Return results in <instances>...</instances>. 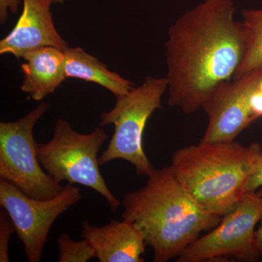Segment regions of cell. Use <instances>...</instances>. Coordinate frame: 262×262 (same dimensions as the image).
Listing matches in <instances>:
<instances>
[{"mask_svg":"<svg viewBox=\"0 0 262 262\" xmlns=\"http://www.w3.org/2000/svg\"><path fill=\"white\" fill-rule=\"evenodd\" d=\"M242 15L248 34V46L233 80L262 67V10H244Z\"/></svg>","mask_w":262,"mask_h":262,"instance_id":"cell-13","label":"cell"},{"mask_svg":"<svg viewBox=\"0 0 262 262\" xmlns=\"http://www.w3.org/2000/svg\"><path fill=\"white\" fill-rule=\"evenodd\" d=\"M232 0H204L170 26L165 42L168 105L189 115L233 80L247 53L248 34Z\"/></svg>","mask_w":262,"mask_h":262,"instance_id":"cell-1","label":"cell"},{"mask_svg":"<svg viewBox=\"0 0 262 262\" xmlns=\"http://www.w3.org/2000/svg\"><path fill=\"white\" fill-rule=\"evenodd\" d=\"M50 107L49 103L42 101L18 120L0 122V179L38 200L51 199L64 187L43 169L38 160L34 129Z\"/></svg>","mask_w":262,"mask_h":262,"instance_id":"cell-6","label":"cell"},{"mask_svg":"<svg viewBox=\"0 0 262 262\" xmlns=\"http://www.w3.org/2000/svg\"><path fill=\"white\" fill-rule=\"evenodd\" d=\"M51 0H23L18 21L0 41V54L23 58L32 50L55 47L65 51L68 44L53 23Z\"/></svg>","mask_w":262,"mask_h":262,"instance_id":"cell-9","label":"cell"},{"mask_svg":"<svg viewBox=\"0 0 262 262\" xmlns=\"http://www.w3.org/2000/svg\"><path fill=\"white\" fill-rule=\"evenodd\" d=\"M23 0H0V21L5 23L8 17V10L13 14L18 13L19 5Z\"/></svg>","mask_w":262,"mask_h":262,"instance_id":"cell-17","label":"cell"},{"mask_svg":"<svg viewBox=\"0 0 262 262\" xmlns=\"http://www.w3.org/2000/svg\"><path fill=\"white\" fill-rule=\"evenodd\" d=\"M168 91L166 77L148 76L128 94L117 98L115 106L100 117L101 127L114 125L110 144L98 157L100 166L116 160L128 162L140 177H148L155 168L143 146L144 130L150 117L160 110Z\"/></svg>","mask_w":262,"mask_h":262,"instance_id":"cell-5","label":"cell"},{"mask_svg":"<svg viewBox=\"0 0 262 262\" xmlns=\"http://www.w3.org/2000/svg\"><path fill=\"white\" fill-rule=\"evenodd\" d=\"M107 139L101 127L90 134H81L70 122L58 119L53 137L47 143H37V153L43 169L57 183L91 188L106 200L112 211H116L122 203L110 190L98 163V151Z\"/></svg>","mask_w":262,"mask_h":262,"instance_id":"cell-4","label":"cell"},{"mask_svg":"<svg viewBox=\"0 0 262 262\" xmlns=\"http://www.w3.org/2000/svg\"><path fill=\"white\" fill-rule=\"evenodd\" d=\"M262 198L246 193L238 206L225 216L208 234L196 238L177 258L178 262H202L232 258L253 262L260 258L256 241Z\"/></svg>","mask_w":262,"mask_h":262,"instance_id":"cell-7","label":"cell"},{"mask_svg":"<svg viewBox=\"0 0 262 262\" xmlns=\"http://www.w3.org/2000/svg\"><path fill=\"white\" fill-rule=\"evenodd\" d=\"M262 187V153L255 165L246 186V193L257 192Z\"/></svg>","mask_w":262,"mask_h":262,"instance_id":"cell-16","label":"cell"},{"mask_svg":"<svg viewBox=\"0 0 262 262\" xmlns=\"http://www.w3.org/2000/svg\"><path fill=\"white\" fill-rule=\"evenodd\" d=\"M256 241L260 258H262V211L259 221V227L256 231Z\"/></svg>","mask_w":262,"mask_h":262,"instance_id":"cell-18","label":"cell"},{"mask_svg":"<svg viewBox=\"0 0 262 262\" xmlns=\"http://www.w3.org/2000/svg\"><path fill=\"white\" fill-rule=\"evenodd\" d=\"M20 65L24 81L20 89L36 101L53 94L67 78L65 53L55 47L32 50L23 56Z\"/></svg>","mask_w":262,"mask_h":262,"instance_id":"cell-11","label":"cell"},{"mask_svg":"<svg viewBox=\"0 0 262 262\" xmlns=\"http://www.w3.org/2000/svg\"><path fill=\"white\" fill-rule=\"evenodd\" d=\"M58 262H87L96 258V251L89 241H74L67 234L58 238Z\"/></svg>","mask_w":262,"mask_h":262,"instance_id":"cell-14","label":"cell"},{"mask_svg":"<svg viewBox=\"0 0 262 262\" xmlns=\"http://www.w3.org/2000/svg\"><path fill=\"white\" fill-rule=\"evenodd\" d=\"M256 193L258 194V196H261L262 198V187L260 188V189H258L257 192H256Z\"/></svg>","mask_w":262,"mask_h":262,"instance_id":"cell-20","label":"cell"},{"mask_svg":"<svg viewBox=\"0 0 262 262\" xmlns=\"http://www.w3.org/2000/svg\"><path fill=\"white\" fill-rule=\"evenodd\" d=\"M52 4H63L66 0H51Z\"/></svg>","mask_w":262,"mask_h":262,"instance_id":"cell-19","label":"cell"},{"mask_svg":"<svg viewBox=\"0 0 262 262\" xmlns=\"http://www.w3.org/2000/svg\"><path fill=\"white\" fill-rule=\"evenodd\" d=\"M65 69L67 78L79 79L99 84L118 98L128 94L135 84L117 72L82 48L68 47L64 51Z\"/></svg>","mask_w":262,"mask_h":262,"instance_id":"cell-12","label":"cell"},{"mask_svg":"<svg viewBox=\"0 0 262 262\" xmlns=\"http://www.w3.org/2000/svg\"><path fill=\"white\" fill-rule=\"evenodd\" d=\"M82 198L80 189L75 184H67L51 199L38 200L0 179V205L10 215L29 262L41 261L53 223Z\"/></svg>","mask_w":262,"mask_h":262,"instance_id":"cell-8","label":"cell"},{"mask_svg":"<svg viewBox=\"0 0 262 262\" xmlns=\"http://www.w3.org/2000/svg\"><path fill=\"white\" fill-rule=\"evenodd\" d=\"M82 236L96 251L99 262H143L146 241L139 229L128 220H112L97 227L82 223Z\"/></svg>","mask_w":262,"mask_h":262,"instance_id":"cell-10","label":"cell"},{"mask_svg":"<svg viewBox=\"0 0 262 262\" xmlns=\"http://www.w3.org/2000/svg\"><path fill=\"white\" fill-rule=\"evenodd\" d=\"M15 232L14 225L5 210L0 213V261H10L9 241L11 234Z\"/></svg>","mask_w":262,"mask_h":262,"instance_id":"cell-15","label":"cell"},{"mask_svg":"<svg viewBox=\"0 0 262 262\" xmlns=\"http://www.w3.org/2000/svg\"><path fill=\"white\" fill-rule=\"evenodd\" d=\"M146 185L124 195L122 217L139 229L152 248L155 262H168L222 218L207 213L186 191L169 166L154 169Z\"/></svg>","mask_w":262,"mask_h":262,"instance_id":"cell-2","label":"cell"},{"mask_svg":"<svg viewBox=\"0 0 262 262\" xmlns=\"http://www.w3.org/2000/svg\"><path fill=\"white\" fill-rule=\"evenodd\" d=\"M261 144L236 141L200 142L176 151L170 168L198 206L215 216H225L244 199Z\"/></svg>","mask_w":262,"mask_h":262,"instance_id":"cell-3","label":"cell"}]
</instances>
